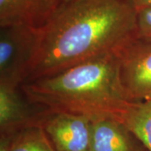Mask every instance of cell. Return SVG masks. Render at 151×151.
<instances>
[{
  "mask_svg": "<svg viewBox=\"0 0 151 151\" xmlns=\"http://www.w3.org/2000/svg\"><path fill=\"white\" fill-rule=\"evenodd\" d=\"M132 0H69L38 29L35 57L24 82L114 52L136 35Z\"/></svg>",
  "mask_w": 151,
  "mask_h": 151,
  "instance_id": "6da1fadb",
  "label": "cell"
},
{
  "mask_svg": "<svg viewBox=\"0 0 151 151\" xmlns=\"http://www.w3.org/2000/svg\"><path fill=\"white\" fill-rule=\"evenodd\" d=\"M20 90L29 103L46 112L76 113L92 119L116 118L129 103L114 52L24 82Z\"/></svg>",
  "mask_w": 151,
  "mask_h": 151,
  "instance_id": "7a4b0ae2",
  "label": "cell"
},
{
  "mask_svg": "<svg viewBox=\"0 0 151 151\" xmlns=\"http://www.w3.org/2000/svg\"><path fill=\"white\" fill-rule=\"evenodd\" d=\"M38 29L25 25L0 27V84L20 87L35 57Z\"/></svg>",
  "mask_w": 151,
  "mask_h": 151,
  "instance_id": "3957f363",
  "label": "cell"
},
{
  "mask_svg": "<svg viewBox=\"0 0 151 151\" xmlns=\"http://www.w3.org/2000/svg\"><path fill=\"white\" fill-rule=\"evenodd\" d=\"M114 53L119 77L129 103L151 101V42L133 36Z\"/></svg>",
  "mask_w": 151,
  "mask_h": 151,
  "instance_id": "277c9868",
  "label": "cell"
},
{
  "mask_svg": "<svg viewBox=\"0 0 151 151\" xmlns=\"http://www.w3.org/2000/svg\"><path fill=\"white\" fill-rule=\"evenodd\" d=\"M40 124L57 151H91L92 118L45 111Z\"/></svg>",
  "mask_w": 151,
  "mask_h": 151,
  "instance_id": "5b68a950",
  "label": "cell"
},
{
  "mask_svg": "<svg viewBox=\"0 0 151 151\" xmlns=\"http://www.w3.org/2000/svg\"><path fill=\"white\" fill-rule=\"evenodd\" d=\"M28 101L19 87L0 84L1 134H14L29 125L40 123L45 110Z\"/></svg>",
  "mask_w": 151,
  "mask_h": 151,
  "instance_id": "8992f818",
  "label": "cell"
},
{
  "mask_svg": "<svg viewBox=\"0 0 151 151\" xmlns=\"http://www.w3.org/2000/svg\"><path fill=\"white\" fill-rule=\"evenodd\" d=\"M60 4V0H0V27L25 25L40 29Z\"/></svg>",
  "mask_w": 151,
  "mask_h": 151,
  "instance_id": "52a82bcc",
  "label": "cell"
},
{
  "mask_svg": "<svg viewBox=\"0 0 151 151\" xmlns=\"http://www.w3.org/2000/svg\"><path fill=\"white\" fill-rule=\"evenodd\" d=\"M136 137L112 116L92 119L91 151H141Z\"/></svg>",
  "mask_w": 151,
  "mask_h": 151,
  "instance_id": "ba28073f",
  "label": "cell"
},
{
  "mask_svg": "<svg viewBox=\"0 0 151 151\" xmlns=\"http://www.w3.org/2000/svg\"><path fill=\"white\" fill-rule=\"evenodd\" d=\"M116 119L127 127L147 151H151V101L129 103Z\"/></svg>",
  "mask_w": 151,
  "mask_h": 151,
  "instance_id": "9c48e42d",
  "label": "cell"
},
{
  "mask_svg": "<svg viewBox=\"0 0 151 151\" xmlns=\"http://www.w3.org/2000/svg\"><path fill=\"white\" fill-rule=\"evenodd\" d=\"M8 151H57L40 123L29 125L14 134Z\"/></svg>",
  "mask_w": 151,
  "mask_h": 151,
  "instance_id": "30bf717a",
  "label": "cell"
},
{
  "mask_svg": "<svg viewBox=\"0 0 151 151\" xmlns=\"http://www.w3.org/2000/svg\"><path fill=\"white\" fill-rule=\"evenodd\" d=\"M136 36L151 42V9L138 12Z\"/></svg>",
  "mask_w": 151,
  "mask_h": 151,
  "instance_id": "8fae6325",
  "label": "cell"
},
{
  "mask_svg": "<svg viewBox=\"0 0 151 151\" xmlns=\"http://www.w3.org/2000/svg\"><path fill=\"white\" fill-rule=\"evenodd\" d=\"M137 12L151 9V0H132Z\"/></svg>",
  "mask_w": 151,
  "mask_h": 151,
  "instance_id": "7c38bea8",
  "label": "cell"
},
{
  "mask_svg": "<svg viewBox=\"0 0 151 151\" xmlns=\"http://www.w3.org/2000/svg\"><path fill=\"white\" fill-rule=\"evenodd\" d=\"M60 2L62 3V2H65V1H69V0H60Z\"/></svg>",
  "mask_w": 151,
  "mask_h": 151,
  "instance_id": "4fadbf2b",
  "label": "cell"
}]
</instances>
